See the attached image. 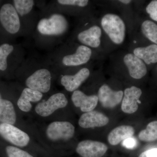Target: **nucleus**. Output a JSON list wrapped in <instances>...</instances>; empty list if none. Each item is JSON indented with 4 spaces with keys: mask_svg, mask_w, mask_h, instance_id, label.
<instances>
[{
    "mask_svg": "<svg viewBox=\"0 0 157 157\" xmlns=\"http://www.w3.org/2000/svg\"><path fill=\"white\" fill-rule=\"evenodd\" d=\"M6 151L9 157H33L27 152L14 146L7 147Z\"/></svg>",
    "mask_w": 157,
    "mask_h": 157,
    "instance_id": "nucleus-27",
    "label": "nucleus"
},
{
    "mask_svg": "<svg viewBox=\"0 0 157 157\" xmlns=\"http://www.w3.org/2000/svg\"><path fill=\"white\" fill-rule=\"evenodd\" d=\"M142 90L136 86L132 85L125 88L122 101L121 109L123 112L128 114H132L137 111L138 104L142 95Z\"/></svg>",
    "mask_w": 157,
    "mask_h": 157,
    "instance_id": "nucleus-16",
    "label": "nucleus"
},
{
    "mask_svg": "<svg viewBox=\"0 0 157 157\" xmlns=\"http://www.w3.org/2000/svg\"><path fill=\"white\" fill-rule=\"evenodd\" d=\"M107 117L97 111H91L83 113L78 120V124L83 128L101 127L109 123Z\"/></svg>",
    "mask_w": 157,
    "mask_h": 157,
    "instance_id": "nucleus-19",
    "label": "nucleus"
},
{
    "mask_svg": "<svg viewBox=\"0 0 157 157\" xmlns=\"http://www.w3.org/2000/svg\"><path fill=\"white\" fill-rule=\"evenodd\" d=\"M16 121V113L12 103L7 100L0 99V122L13 125Z\"/></svg>",
    "mask_w": 157,
    "mask_h": 157,
    "instance_id": "nucleus-22",
    "label": "nucleus"
},
{
    "mask_svg": "<svg viewBox=\"0 0 157 157\" xmlns=\"http://www.w3.org/2000/svg\"><path fill=\"white\" fill-rule=\"evenodd\" d=\"M108 150L107 145L100 141L84 140L79 142L76 151L82 157H102Z\"/></svg>",
    "mask_w": 157,
    "mask_h": 157,
    "instance_id": "nucleus-17",
    "label": "nucleus"
},
{
    "mask_svg": "<svg viewBox=\"0 0 157 157\" xmlns=\"http://www.w3.org/2000/svg\"><path fill=\"white\" fill-rule=\"evenodd\" d=\"M13 4L20 17L30 14L35 6V2L33 0H14Z\"/></svg>",
    "mask_w": 157,
    "mask_h": 157,
    "instance_id": "nucleus-24",
    "label": "nucleus"
},
{
    "mask_svg": "<svg viewBox=\"0 0 157 157\" xmlns=\"http://www.w3.org/2000/svg\"><path fill=\"white\" fill-rule=\"evenodd\" d=\"M139 27L140 33L144 38L153 44L157 45V24L151 20L137 21V29Z\"/></svg>",
    "mask_w": 157,
    "mask_h": 157,
    "instance_id": "nucleus-23",
    "label": "nucleus"
},
{
    "mask_svg": "<svg viewBox=\"0 0 157 157\" xmlns=\"http://www.w3.org/2000/svg\"><path fill=\"white\" fill-rule=\"evenodd\" d=\"M138 137L141 141L152 142L157 139V121H153L147 125L146 128L140 131Z\"/></svg>",
    "mask_w": 157,
    "mask_h": 157,
    "instance_id": "nucleus-25",
    "label": "nucleus"
},
{
    "mask_svg": "<svg viewBox=\"0 0 157 157\" xmlns=\"http://www.w3.org/2000/svg\"><path fill=\"white\" fill-rule=\"evenodd\" d=\"M78 19V25L70 40L91 48L104 59L108 53L98 17L94 13Z\"/></svg>",
    "mask_w": 157,
    "mask_h": 157,
    "instance_id": "nucleus-1",
    "label": "nucleus"
},
{
    "mask_svg": "<svg viewBox=\"0 0 157 157\" xmlns=\"http://www.w3.org/2000/svg\"><path fill=\"white\" fill-rule=\"evenodd\" d=\"M2 99V98H1V94H0V99Z\"/></svg>",
    "mask_w": 157,
    "mask_h": 157,
    "instance_id": "nucleus-31",
    "label": "nucleus"
},
{
    "mask_svg": "<svg viewBox=\"0 0 157 157\" xmlns=\"http://www.w3.org/2000/svg\"><path fill=\"white\" fill-rule=\"evenodd\" d=\"M146 13L150 18L157 22V0H153L150 2L145 8Z\"/></svg>",
    "mask_w": 157,
    "mask_h": 157,
    "instance_id": "nucleus-28",
    "label": "nucleus"
},
{
    "mask_svg": "<svg viewBox=\"0 0 157 157\" xmlns=\"http://www.w3.org/2000/svg\"><path fill=\"white\" fill-rule=\"evenodd\" d=\"M138 157H157V148L147 150L140 154Z\"/></svg>",
    "mask_w": 157,
    "mask_h": 157,
    "instance_id": "nucleus-30",
    "label": "nucleus"
},
{
    "mask_svg": "<svg viewBox=\"0 0 157 157\" xmlns=\"http://www.w3.org/2000/svg\"><path fill=\"white\" fill-rule=\"evenodd\" d=\"M14 49V46L8 43L0 46V71H5L8 68L7 59Z\"/></svg>",
    "mask_w": 157,
    "mask_h": 157,
    "instance_id": "nucleus-26",
    "label": "nucleus"
},
{
    "mask_svg": "<svg viewBox=\"0 0 157 157\" xmlns=\"http://www.w3.org/2000/svg\"><path fill=\"white\" fill-rule=\"evenodd\" d=\"M109 6L117 9L126 23L129 37L137 29L138 15L135 11V1L118 0L108 1Z\"/></svg>",
    "mask_w": 157,
    "mask_h": 157,
    "instance_id": "nucleus-7",
    "label": "nucleus"
},
{
    "mask_svg": "<svg viewBox=\"0 0 157 157\" xmlns=\"http://www.w3.org/2000/svg\"><path fill=\"white\" fill-rule=\"evenodd\" d=\"M52 74L48 68L39 67L26 79L27 88L41 93L49 91L51 86Z\"/></svg>",
    "mask_w": 157,
    "mask_h": 157,
    "instance_id": "nucleus-8",
    "label": "nucleus"
},
{
    "mask_svg": "<svg viewBox=\"0 0 157 157\" xmlns=\"http://www.w3.org/2000/svg\"><path fill=\"white\" fill-rule=\"evenodd\" d=\"M156 70H157V67H156Z\"/></svg>",
    "mask_w": 157,
    "mask_h": 157,
    "instance_id": "nucleus-32",
    "label": "nucleus"
},
{
    "mask_svg": "<svg viewBox=\"0 0 157 157\" xmlns=\"http://www.w3.org/2000/svg\"><path fill=\"white\" fill-rule=\"evenodd\" d=\"M69 27L67 17L59 10L41 17L38 21L36 28L39 36L45 39H57L65 36Z\"/></svg>",
    "mask_w": 157,
    "mask_h": 157,
    "instance_id": "nucleus-5",
    "label": "nucleus"
},
{
    "mask_svg": "<svg viewBox=\"0 0 157 157\" xmlns=\"http://www.w3.org/2000/svg\"><path fill=\"white\" fill-rule=\"evenodd\" d=\"M0 21L5 30L11 34L17 33L21 27L20 17L14 6L3 5L0 9Z\"/></svg>",
    "mask_w": 157,
    "mask_h": 157,
    "instance_id": "nucleus-10",
    "label": "nucleus"
},
{
    "mask_svg": "<svg viewBox=\"0 0 157 157\" xmlns=\"http://www.w3.org/2000/svg\"><path fill=\"white\" fill-rule=\"evenodd\" d=\"M59 59L60 67L69 70L81 67L95 60L101 61L102 60L92 49L71 40L64 46Z\"/></svg>",
    "mask_w": 157,
    "mask_h": 157,
    "instance_id": "nucleus-4",
    "label": "nucleus"
},
{
    "mask_svg": "<svg viewBox=\"0 0 157 157\" xmlns=\"http://www.w3.org/2000/svg\"><path fill=\"white\" fill-rule=\"evenodd\" d=\"M135 132V129L131 126H120L110 132L107 140L111 145H117L127 138L133 137Z\"/></svg>",
    "mask_w": 157,
    "mask_h": 157,
    "instance_id": "nucleus-21",
    "label": "nucleus"
},
{
    "mask_svg": "<svg viewBox=\"0 0 157 157\" xmlns=\"http://www.w3.org/2000/svg\"><path fill=\"white\" fill-rule=\"evenodd\" d=\"M94 62L89 64L76 69L73 74H65L62 76L61 83L65 89L70 92H73L89 78L92 73Z\"/></svg>",
    "mask_w": 157,
    "mask_h": 157,
    "instance_id": "nucleus-9",
    "label": "nucleus"
},
{
    "mask_svg": "<svg viewBox=\"0 0 157 157\" xmlns=\"http://www.w3.org/2000/svg\"><path fill=\"white\" fill-rule=\"evenodd\" d=\"M128 51L140 59L148 66L157 63V45H142L135 40H130Z\"/></svg>",
    "mask_w": 157,
    "mask_h": 157,
    "instance_id": "nucleus-11",
    "label": "nucleus"
},
{
    "mask_svg": "<svg viewBox=\"0 0 157 157\" xmlns=\"http://www.w3.org/2000/svg\"><path fill=\"white\" fill-rule=\"evenodd\" d=\"M123 146L128 149H133L137 145V140L133 137L127 138L122 141Z\"/></svg>",
    "mask_w": 157,
    "mask_h": 157,
    "instance_id": "nucleus-29",
    "label": "nucleus"
},
{
    "mask_svg": "<svg viewBox=\"0 0 157 157\" xmlns=\"http://www.w3.org/2000/svg\"><path fill=\"white\" fill-rule=\"evenodd\" d=\"M98 18L109 54L124 43L128 33L126 23L120 14L112 11H104Z\"/></svg>",
    "mask_w": 157,
    "mask_h": 157,
    "instance_id": "nucleus-3",
    "label": "nucleus"
},
{
    "mask_svg": "<svg viewBox=\"0 0 157 157\" xmlns=\"http://www.w3.org/2000/svg\"><path fill=\"white\" fill-rule=\"evenodd\" d=\"M107 69L115 75L128 77L132 80L142 79L147 73L145 64L128 50H119L110 53Z\"/></svg>",
    "mask_w": 157,
    "mask_h": 157,
    "instance_id": "nucleus-2",
    "label": "nucleus"
},
{
    "mask_svg": "<svg viewBox=\"0 0 157 157\" xmlns=\"http://www.w3.org/2000/svg\"><path fill=\"white\" fill-rule=\"evenodd\" d=\"M124 94L123 90L114 89L108 83H104L98 89L97 95L99 101L103 107L112 108L122 102Z\"/></svg>",
    "mask_w": 157,
    "mask_h": 157,
    "instance_id": "nucleus-12",
    "label": "nucleus"
},
{
    "mask_svg": "<svg viewBox=\"0 0 157 157\" xmlns=\"http://www.w3.org/2000/svg\"><path fill=\"white\" fill-rule=\"evenodd\" d=\"M71 100L76 107H79L82 111L85 113L93 111L99 102L98 95H88L78 90L73 92Z\"/></svg>",
    "mask_w": 157,
    "mask_h": 157,
    "instance_id": "nucleus-18",
    "label": "nucleus"
},
{
    "mask_svg": "<svg viewBox=\"0 0 157 157\" xmlns=\"http://www.w3.org/2000/svg\"><path fill=\"white\" fill-rule=\"evenodd\" d=\"M56 2L60 12L78 19L95 13L92 2L88 0H58Z\"/></svg>",
    "mask_w": 157,
    "mask_h": 157,
    "instance_id": "nucleus-6",
    "label": "nucleus"
},
{
    "mask_svg": "<svg viewBox=\"0 0 157 157\" xmlns=\"http://www.w3.org/2000/svg\"><path fill=\"white\" fill-rule=\"evenodd\" d=\"M42 93L29 88L23 90L17 102V105L21 110L24 112H29L32 107L31 102H38L42 99Z\"/></svg>",
    "mask_w": 157,
    "mask_h": 157,
    "instance_id": "nucleus-20",
    "label": "nucleus"
},
{
    "mask_svg": "<svg viewBox=\"0 0 157 157\" xmlns=\"http://www.w3.org/2000/svg\"><path fill=\"white\" fill-rule=\"evenodd\" d=\"M75 127L67 121H55L51 123L46 130V135L51 140H68L73 137Z\"/></svg>",
    "mask_w": 157,
    "mask_h": 157,
    "instance_id": "nucleus-14",
    "label": "nucleus"
},
{
    "mask_svg": "<svg viewBox=\"0 0 157 157\" xmlns=\"http://www.w3.org/2000/svg\"><path fill=\"white\" fill-rule=\"evenodd\" d=\"M0 135L12 144L21 147L27 145L30 141L28 134L10 124H0Z\"/></svg>",
    "mask_w": 157,
    "mask_h": 157,
    "instance_id": "nucleus-15",
    "label": "nucleus"
},
{
    "mask_svg": "<svg viewBox=\"0 0 157 157\" xmlns=\"http://www.w3.org/2000/svg\"><path fill=\"white\" fill-rule=\"evenodd\" d=\"M68 103L67 99L63 94L56 93L51 96L47 101L37 104L35 110L39 115L46 117L51 115L57 109L64 108Z\"/></svg>",
    "mask_w": 157,
    "mask_h": 157,
    "instance_id": "nucleus-13",
    "label": "nucleus"
}]
</instances>
